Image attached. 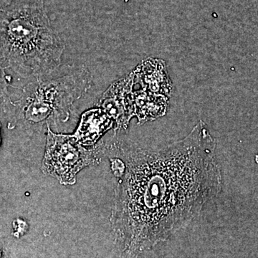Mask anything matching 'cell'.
Instances as JSON below:
<instances>
[{
  "label": "cell",
  "mask_w": 258,
  "mask_h": 258,
  "mask_svg": "<svg viewBox=\"0 0 258 258\" xmlns=\"http://www.w3.org/2000/svg\"><path fill=\"white\" fill-rule=\"evenodd\" d=\"M216 142L200 120L182 140L125 157L112 224L120 258H137L189 225L221 189Z\"/></svg>",
  "instance_id": "1"
},
{
  "label": "cell",
  "mask_w": 258,
  "mask_h": 258,
  "mask_svg": "<svg viewBox=\"0 0 258 258\" xmlns=\"http://www.w3.org/2000/svg\"><path fill=\"white\" fill-rule=\"evenodd\" d=\"M3 15L1 27L7 42L27 74L39 78L58 67L64 45L42 0L20 1Z\"/></svg>",
  "instance_id": "2"
},
{
  "label": "cell",
  "mask_w": 258,
  "mask_h": 258,
  "mask_svg": "<svg viewBox=\"0 0 258 258\" xmlns=\"http://www.w3.org/2000/svg\"><path fill=\"white\" fill-rule=\"evenodd\" d=\"M87 76L86 71H83L53 80L41 79L27 108V118L40 121L47 118L52 111H64L69 108L87 90Z\"/></svg>",
  "instance_id": "3"
},
{
  "label": "cell",
  "mask_w": 258,
  "mask_h": 258,
  "mask_svg": "<svg viewBox=\"0 0 258 258\" xmlns=\"http://www.w3.org/2000/svg\"><path fill=\"white\" fill-rule=\"evenodd\" d=\"M91 153L77 142L74 135L47 132L46 149L42 171L61 184H74L76 174L91 164Z\"/></svg>",
  "instance_id": "4"
},
{
  "label": "cell",
  "mask_w": 258,
  "mask_h": 258,
  "mask_svg": "<svg viewBox=\"0 0 258 258\" xmlns=\"http://www.w3.org/2000/svg\"><path fill=\"white\" fill-rule=\"evenodd\" d=\"M134 75H129L120 80L103 93L100 105L102 109L116 123L117 126H126L129 120L133 117L132 88Z\"/></svg>",
  "instance_id": "5"
},
{
  "label": "cell",
  "mask_w": 258,
  "mask_h": 258,
  "mask_svg": "<svg viewBox=\"0 0 258 258\" xmlns=\"http://www.w3.org/2000/svg\"><path fill=\"white\" fill-rule=\"evenodd\" d=\"M113 123V119L102 108L89 110L83 113L74 137L81 145H93Z\"/></svg>",
  "instance_id": "6"
},
{
  "label": "cell",
  "mask_w": 258,
  "mask_h": 258,
  "mask_svg": "<svg viewBox=\"0 0 258 258\" xmlns=\"http://www.w3.org/2000/svg\"><path fill=\"white\" fill-rule=\"evenodd\" d=\"M112 169L116 177H120L125 169V164L120 159H111Z\"/></svg>",
  "instance_id": "7"
},
{
  "label": "cell",
  "mask_w": 258,
  "mask_h": 258,
  "mask_svg": "<svg viewBox=\"0 0 258 258\" xmlns=\"http://www.w3.org/2000/svg\"><path fill=\"white\" fill-rule=\"evenodd\" d=\"M0 258H5V251L2 247L1 244H0Z\"/></svg>",
  "instance_id": "8"
}]
</instances>
